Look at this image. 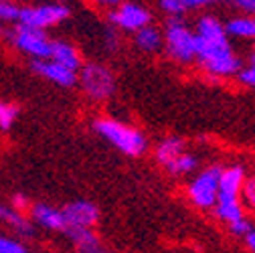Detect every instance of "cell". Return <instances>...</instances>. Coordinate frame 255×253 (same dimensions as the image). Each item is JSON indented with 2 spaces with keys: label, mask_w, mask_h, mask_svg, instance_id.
<instances>
[{
  "label": "cell",
  "mask_w": 255,
  "mask_h": 253,
  "mask_svg": "<svg viewBox=\"0 0 255 253\" xmlns=\"http://www.w3.org/2000/svg\"><path fill=\"white\" fill-rule=\"evenodd\" d=\"M195 49L203 65H209V63H215L221 59H229L235 55L229 47L227 33L223 28V24L215 16H209V14L201 16L197 22Z\"/></svg>",
  "instance_id": "1"
},
{
  "label": "cell",
  "mask_w": 255,
  "mask_h": 253,
  "mask_svg": "<svg viewBox=\"0 0 255 253\" xmlns=\"http://www.w3.org/2000/svg\"><path fill=\"white\" fill-rule=\"evenodd\" d=\"M93 128L112 146H116L120 152H124L128 156H140L142 152H146V146H148L146 136L142 132H138L136 128H132V126L124 124V122L104 118V120L95 122Z\"/></svg>",
  "instance_id": "2"
},
{
  "label": "cell",
  "mask_w": 255,
  "mask_h": 253,
  "mask_svg": "<svg viewBox=\"0 0 255 253\" xmlns=\"http://www.w3.org/2000/svg\"><path fill=\"white\" fill-rule=\"evenodd\" d=\"M166 53L180 63H190L197 57L195 49V33L186 26L182 16H170L166 22V35H164Z\"/></svg>",
  "instance_id": "3"
},
{
  "label": "cell",
  "mask_w": 255,
  "mask_h": 253,
  "mask_svg": "<svg viewBox=\"0 0 255 253\" xmlns=\"http://www.w3.org/2000/svg\"><path fill=\"white\" fill-rule=\"evenodd\" d=\"M79 81H81V87L83 91L91 100H108L112 98V93L116 89V79L112 75V71L100 63H89L85 65L79 73Z\"/></svg>",
  "instance_id": "4"
},
{
  "label": "cell",
  "mask_w": 255,
  "mask_h": 253,
  "mask_svg": "<svg viewBox=\"0 0 255 253\" xmlns=\"http://www.w3.org/2000/svg\"><path fill=\"white\" fill-rule=\"evenodd\" d=\"M71 14L65 4H41V6H24L18 12V24L45 30L53 24H59Z\"/></svg>",
  "instance_id": "5"
},
{
  "label": "cell",
  "mask_w": 255,
  "mask_h": 253,
  "mask_svg": "<svg viewBox=\"0 0 255 253\" xmlns=\"http://www.w3.org/2000/svg\"><path fill=\"white\" fill-rule=\"evenodd\" d=\"M223 168L221 166H211L205 172H201L193 182L188 184V197L197 207L201 209H211L217 203V193H219V176Z\"/></svg>",
  "instance_id": "6"
},
{
  "label": "cell",
  "mask_w": 255,
  "mask_h": 253,
  "mask_svg": "<svg viewBox=\"0 0 255 253\" xmlns=\"http://www.w3.org/2000/svg\"><path fill=\"white\" fill-rule=\"evenodd\" d=\"M14 45L30 55L35 61H45L51 59V51H53V41H49V37L45 35V30H37V28H28V26H20L14 30L12 35Z\"/></svg>",
  "instance_id": "7"
},
{
  "label": "cell",
  "mask_w": 255,
  "mask_h": 253,
  "mask_svg": "<svg viewBox=\"0 0 255 253\" xmlns=\"http://www.w3.org/2000/svg\"><path fill=\"white\" fill-rule=\"evenodd\" d=\"M150 10L140 6V4H134V2H126L122 4L120 8H116L112 14H110V20L122 28V30H132V33H138L140 28L148 26L150 24Z\"/></svg>",
  "instance_id": "8"
},
{
  "label": "cell",
  "mask_w": 255,
  "mask_h": 253,
  "mask_svg": "<svg viewBox=\"0 0 255 253\" xmlns=\"http://www.w3.org/2000/svg\"><path fill=\"white\" fill-rule=\"evenodd\" d=\"M67 229H91L100 221V209L89 201L69 203L61 211Z\"/></svg>",
  "instance_id": "9"
},
{
  "label": "cell",
  "mask_w": 255,
  "mask_h": 253,
  "mask_svg": "<svg viewBox=\"0 0 255 253\" xmlns=\"http://www.w3.org/2000/svg\"><path fill=\"white\" fill-rule=\"evenodd\" d=\"M33 71L39 73L41 77L61 85V87H71L77 81V73L75 71H69L65 67H61L59 63H55L51 59L49 61H33Z\"/></svg>",
  "instance_id": "10"
},
{
  "label": "cell",
  "mask_w": 255,
  "mask_h": 253,
  "mask_svg": "<svg viewBox=\"0 0 255 253\" xmlns=\"http://www.w3.org/2000/svg\"><path fill=\"white\" fill-rule=\"evenodd\" d=\"M245 182V172L241 166H231V168H223L219 176V193L217 197H237L241 195V188Z\"/></svg>",
  "instance_id": "11"
},
{
  "label": "cell",
  "mask_w": 255,
  "mask_h": 253,
  "mask_svg": "<svg viewBox=\"0 0 255 253\" xmlns=\"http://www.w3.org/2000/svg\"><path fill=\"white\" fill-rule=\"evenodd\" d=\"M51 61L59 63L61 67H65L69 71H75L81 67V57L77 53V49L69 43L63 41H53V51H51Z\"/></svg>",
  "instance_id": "12"
},
{
  "label": "cell",
  "mask_w": 255,
  "mask_h": 253,
  "mask_svg": "<svg viewBox=\"0 0 255 253\" xmlns=\"http://www.w3.org/2000/svg\"><path fill=\"white\" fill-rule=\"evenodd\" d=\"M65 233L71 237L79 253H114L100 243V239L93 235L91 229H67Z\"/></svg>",
  "instance_id": "13"
},
{
  "label": "cell",
  "mask_w": 255,
  "mask_h": 253,
  "mask_svg": "<svg viewBox=\"0 0 255 253\" xmlns=\"http://www.w3.org/2000/svg\"><path fill=\"white\" fill-rule=\"evenodd\" d=\"M33 217L39 225H43L45 229H51V231H67V225H65V219H63V213L57 211L55 207H49V205H35L33 207Z\"/></svg>",
  "instance_id": "14"
},
{
  "label": "cell",
  "mask_w": 255,
  "mask_h": 253,
  "mask_svg": "<svg viewBox=\"0 0 255 253\" xmlns=\"http://www.w3.org/2000/svg\"><path fill=\"white\" fill-rule=\"evenodd\" d=\"M215 209H217V217L229 225H235L243 219V207L237 197H217Z\"/></svg>",
  "instance_id": "15"
},
{
  "label": "cell",
  "mask_w": 255,
  "mask_h": 253,
  "mask_svg": "<svg viewBox=\"0 0 255 253\" xmlns=\"http://www.w3.org/2000/svg\"><path fill=\"white\" fill-rule=\"evenodd\" d=\"M134 41H136V47L138 49H142L146 53H154V51H158V49L162 47V33L156 26L148 24V26H144V28L138 30Z\"/></svg>",
  "instance_id": "16"
},
{
  "label": "cell",
  "mask_w": 255,
  "mask_h": 253,
  "mask_svg": "<svg viewBox=\"0 0 255 253\" xmlns=\"http://www.w3.org/2000/svg\"><path fill=\"white\" fill-rule=\"evenodd\" d=\"M0 221H2V223H6V225H10V227H12L16 233H20V235H33V233H35V231H33V225H30L20 213H16L12 207L0 205Z\"/></svg>",
  "instance_id": "17"
},
{
  "label": "cell",
  "mask_w": 255,
  "mask_h": 253,
  "mask_svg": "<svg viewBox=\"0 0 255 253\" xmlns=\"http://www.w3.org/2000/svg\"><path fill=\"white\" fill-rule=\"evenodd\" d=\"M211 2H207V0H162L160 6L164 12H168L170 16H182L184 12L188 10H197V8H205L209 6Z\"/></svg>",
  "instance_id": "18"
},
{
  "label": "cell",
  "mask_w": 255,
  "mask_h": 253,
  "mask_svg": "<svg viewBox=\"0 0 255 253\" xmlns=\"http://www.w3.org/2000/svg\"><path fill=\"white\" fill-rule=\"evenodd\" d=\"M225 33L241 39H255V18L253 16H237L231 18L225 26Z\"/></svg>",
  "instance_id": "19"
},
{
  "label": "cell",
  "mask_w": 255,
  "mask_h": 253,
  "mask_svg": "<svg viewBox=\"0 0 255 253\" xmlns=\"http://www.w3.org/2000/svg\"><path fill=\"white\" fill-rule=\"evenodd\" d=\"M182 150H184V144L180 138H166L156 148V160L164 166H168L174 158H178L182 154Z\"/></svg>",
  "instance_id": "20"
},
{
  "label": "cell",
  "mask_w": 255,
  "mask_h": 253,
  "mask_svg": "<svg viewBox=\"0 0 255 253\" xmlns=\"http://www.w3.org/2000/svg\"><path fill=\"white\" fill-rule=\"evenodd\" d=\"M170 174H186L190 170H195L197 168V158L193 154H180L178 158H174V160L166 166Z\"/></svg>",
  "instance_id": "21"
},
{
  "label": "cell",
  "mask_w": 255,
  "mask_h": 253,
  "mask_svg": "<svg viewBox=\"0 0 255 253\" xmlns=\"http://www.w3.org/2000/svg\"><path fill=\"white\" fill-rule=\"evenodd\" d=\"M18 118V108L8 102H0V128L8 130Z\"/></svg>",
  "instance_id": "22"
},
{
  "label": "cell",
  "mask_w": 255,
  "mask_h": 253,
  "mask_svg": "<svg viewBox=\"0 0 255 253\" xmlns=\"http://www.w3.org/2000/svg\"><path fill=\"white\" fill-rule=\"evenodd\" d=\"M18 12H20L18 4L0 0V20H18Z\"/></svg>",
  "instance_id": "23"
},
{
  "label": "cell",
  "mask_w": 255,
  "mask_h": 253,
  "mask_svg": "<svg viewBox=\"0 0 255 253\" xmlns=\"http://www.w3.org/2000/svg\"><path fill=\"white\" fill-rule=\"evenodd\" d=\"M241 197L245 201V205L255 211V178H249L243 182V188H241Z\"/></svg>",
  "instance_id": "24"
},
{
  "label": "cell",
  "mask_w": 255,
  "mask_h": 253,
  "mask_svg": "<svg viewBox=\"0 0 255 253\" xmlns=\"http://www.w3.org/2000/svg\"><path fill=\"white\" fill-rule=\"evenodd\" d=\"M0 253H26V251L18 241L0 235Z\"/></svg>",
  "instance_id": "25"
},
{
  "label": "cell",
  "mask_w": 255,
  "mask_h": 253,
  "mask_svg": "<svg viewBox=\"0 0 255 253\" xmlns=\"http://www.w3.org/2000/svg\"><path fill=\"white\" fill-rule=\"evenodd\" d=\"M239 81L245 83V85L255 87V53L251 55V65L247 69H241L239 71Z\"/></svg>",
  "instance_id": "26"
},
{
  "label": "cell",
  "mask_w": 255,
  "mask_h": 253,
  "mask_svg": "<svg viewBox=\"0 0 255 253\" xmlns=\"http://www.w3.org/2000/svg\"><path fill=\"white\" fill-rule=\"evenodd\" d=\"M231 231H233V235H239V237H245V235H249L251 231H253V227H251V223L247 219H241L239 223H235V225H231Z\"/></svg>",
  "instance_id": "27"
},
{
  "label": "cell",
  "mask_w": 255,
  "mask_h": 253,
  "mask_svg": "<svg viewBox=\"0 0 255 253\" xmlns=\"http://www.w3.org/2000/svg\"><path fill=\"white\" fill-rule=\"evenodd\" d=\"M12 209H14L16 213L28 209V199H26L24 195H14V197H12Z\"/></svg>",
  "instance_id": "28"
},
{
  "label": "cell",
  "mask_w": 255,
  "mask_h": 253,
  "mask_svg": "<svg viewBox=\"0 0 255 253\" xmlns=\"http://www.w3.org/2000/svg\"><path fill=\"white\" fill-rule=\"evenodd\" d=\"M239 10L243 12H249V14H255V0H237V2H233Z\"/></svg>",
  "instance_id": "29"
},
{
  "label": "cell",
  "mask_w": 255,
  "mask_h": 253,
  "mask_svg": "<svg viewBox=\"0 0 255 253\" xmlns=\"http://www.w3.org/2000/svg\"><path fill=\"white\" fill-rule=\"evenodd\" d=\"M245 241H247V247L255 253V229H253L249 235H245Z\"/></svg>",
  "instance_id": "30"
}]
</instances>
